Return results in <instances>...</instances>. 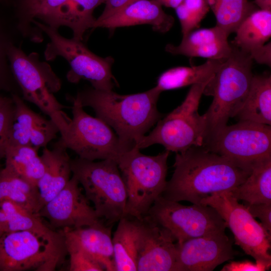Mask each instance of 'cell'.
<instances>
[{"label": "cell", "mask_w": 271, "mask_h": 271, "mask_svg": "<svg viewBox=\"0 0 271 271\" xmlns=\"http://www.w3.org/2000/svg\"><path fill=\"white\" fill-rule=\"evenodd\" d=\"M173 166V174L162 196L172 201L198 205L214 194L231 191L252 170L203 147L176 153Z\"/></svg>", "instance_id": "1"}, {"label": "cell", "mask_w": 271, "mask_h": 271, "mask_svg": "<svg viewBox=\"0 0 271 271\" xmlns=\"http://www.w3.org/2000/svg\"><path fill=\"white\" fill-rule=\"evenodd\" d=\"M161 92L156 86L127 95L91 87L79 91L76 96L83 107H91L96 117L112 127L125 146L132 148L161 119L157 104Z\"/></svg>", "instance_id": "2"}, {"label": "cell", "mask_w": 271, "mask_h": 271, "mask_svg": "<svg viewBox=\"0 0 271 271\" xmlns=\"http://www.w3.org/2000/svg\"><path fill=\"white\" fill-rule=\"evenodd\" d=\"M232 46L230 55L204 90L203 94L213 96L211 104L202 115L206 125L205 140L227 125L230 118L235 117L245 100L253 76V60L250 55Z\"/></svg>", "instance_id": "3"}, {"label": "cell", "mask_w": 271, "mask_h": 271, "mask_svg": "<svg viewBox=\"0 0 271 271\" xmlns=\"http://www.w3.org/2000/svg\"><path fill=\"white\" fill-rule=\"evenodd\" d=\"M8 57L13 77L23 99L36 105L58 126L61 134L71 119L63 111L66 106L57 99L55 94L61 89V79L50 65L40 60L39 54H26L14 43L8 50Z\"/></svg>", "instance_id": "4"}, {"label": "cell", "mask_w": 271, "mask_h": 271, "mask_svg": "<svg viewBox=\"0 0 271 271\" xmlns=\"http://www.w3.org/2000/svg\"><path fill=\"white\" fill-rule=\"evenodd\" d=\"M169 154L166 150L148 156L134 147L124 155L118 164L127 194L124 216L142 220L162 195L167 183Z\"/></svg>", "instance_id": "5"}, {"label": "cell", "mask_w": 271, "mask_h": 271, "mask_svg": "<svg viewBox=\"0 0 271 271\" xmlns=\"http://www.w3.org/2000/svg\"><path fill=\"white\" fill-rule=\"evenodd\" d=\"M71 168L98 216L108 225L118 222L124 216L127 194L117 164L78 157L71 160Z\"/></svg>", "instance_id": "6"}, {"label": "cell", "mask_w": 271, "mask_h": 271, "mask_svg": "<svg viewBox=\"0 0 271 271\" xmlns=\"http://www.w3.org/2000/svg\"><path fill=\"white\" fill-rule=\"evenodd\" d=\"M209 81L192 85L181 104L159 119L155 128L137 142L136 148L140 150L160 144L170 152L183 153L192 147H202L206 136V125L198 109Z\"/></svg>", "instance_id": "7"}, {"label": "cell", "mask_w": 271, "mask_h": 271, "mask_svg": "<svg viewBox=\"0 0 271 271\" xmlns=\"http://www.w3.org/2000/svg\"><path fill=\"white\" fill-rule=\"evenodd\" d=\"M32 24L49 38V42L44 51L46 60L52 61L61 57L69 63L70 69L66 74V78L69 82L77 83L81 80H86L94 89H112L114 86L111 71L114 62L112 57H99L90 51L82 41L64 37L57 29L36 19L32 21Z\"/></svg>", "instance_id": "8"}, {"label": "cell", "mask_w": 271, "mask_h": 271, "mask_svg": "<svg viewBox=\"0 0 271 271\" xmlns=\"http://www.w3.org/2000/svg\"><path fill=\"white\" fill-rule=\"evenodd\" d=\"M70 99L73 103L72 118L59 139L80 158L89 161L109 159L118 165L132 148L125 146L104 121L87 113L76 96Z\"/></svg>", "instance_id": "9"}, {"label": "cell", "mask_w": 271, "mask_h": 271, "mask_svg": "<svg viewBox=\"0 0 271 271\" xmlns=\"http://www.w3.org/2000/svg\"><path fill=\"white\" fill-rule=\"evenodd\" d=\"M202 147L251 170L256 163L271 158V126L239 120L211 134Z\"/></svg>", "instance_id": "10"}, {"label": "cell", "mask_w": 271, "mask_h": 271, "mask_svg": "<svg viewBox=\"0 0 271 271\" xmlns=\"http://www.w3.org/2000/svg\"><path fill=\"white\" fill-rule=\"evenodd\" d=\"M67 254L65 243L50 242L29 231L0 236V271H54Z\"/></svg>", "instance_id": "11"}, {"label": "cell", "mask_w": 271, "mask_h": 271, "mask_svg": "<svg viewBox=\"0 0 271 271\" xmlns=\"http://www.w3.org/2000/svg\"><path fill=\"white\" fill-rule=\"evenodd\" d=\"M201 204L214 208L232 232L235 243L255 261L271 265V234L239 203L230 192L214 194L202 200Z\"/></svg>", "instance_id": "12"}, {"label": "cell", "mask_w": 271, "mask_h": 271, "mask_svg": "<svg viewBox=\"0 0 271 271\" xmlns=\"http://www.w3.org/2000/svg\"><path fill=\"white\" fill-rule=\"evenodd\" d=\"M147 216L167 229L178 243L210 233L225 231L226 223L213 207L203 204L186 206L161 195Z\"/></svg>", "instance_id": "13"}, {"label": "cell", "mask_w": 271, "mask_h": 271, "mask_svg": "<svg viewBox=\"0 0 271 271\" xmlns=\"http://www.w3.org/2000/svg\"><path fill=\"white\" fill-rule=\"evenodd\" d=\"M37 214L47 219L49 226L54 230L76 229L102 221L72 175L64 188L46 203Z\"/></svg>", "instance_id": "14"}, {"label": "cell", "mask_w": 271, "mask_h": 271, "mask_svg": "<svg viewBox=\"0 0 271 271\" xmlns=\"http://www.w3.org/2000/svg\"><path fill=\"white\" fill-rule=\"evenodd\" d=\"M176 244L175 271H211L232 259L236 252L225 231L210 233Z\"/></svg>", "instance_id": "15"}, {"label": "cell", "mask_w": 271, "mask_h": 271, "mask_svg": "<svg viewBox=\"0 0 271 271\" xmlns=\"http://www.w3.org/2000/svg\"><path fill=\"white\" fill-rule=\"evenodd\" d=\"M138 271H175L176 239L148 216L140 220Z\"/></svg>", "instance_id": "16"}, {"label": "cell", "mask_w": 271, "mask_h": 271, "mask_svg": "<svg viewBox=\"0 0 271 271\" xmlns=\"http://www.w3.org/2000/svg\"><path fill=\"white\" fill-rule=\"evenodd\" d=\"M105 0H45L38 9L34 19L58 30L67 27L73 38L83 40L96 20L93 11Z\"/></svg>", "instance_id": "17"}, {"label": "cell", "mask_w": 271, "mask_h": 271, "mask_svg": "<svg viewBox=\"0 0 271 271\" xmlns=\"http://www.w3.org/2000/svg\"><path fill=\"white\" fill-rule=\"evenodd\" d=\"M233 45L253 60L271 66V11L257 10L248 16L235 32Z\"/></svg>", "instance_id": "18"}, {"label": "cell", "mask_w": 271, "mask_h": 271, "mask_svg": "<svg viewBox=\"0 0 271 271\" xmlns=\"http://www.w3.org/2000/svg\"><path fill=\"white\" fill-rule=\"evenodd\" d=\"M162 6L155 0H136L107 18L95 20L92 29L148 24L152 26L153 30L165 33L173 27L174 19L165 12Z\"/></svg>", "instance_id": "19"}, {"label": "cell", "mask_w": 271, "mask_h": 271, "mask_svg": "<svg viewBox=\"0 0 271 271\" xmlns=\"http://www.w3.org/2000/svg\"><path fill=\"white\" fill-rule=\"evenodd\" d=\"M229 35L217 26L194 30L183 36L178 45L167 44L165 51L173 55L207 59L225 60L230 55L232 46Z\"/></svg>", "instance_id": "20"}, {"label": "cell", "mask_w": 271, "mask_h": 271, "mask_svg": "<svg viewBox=\"0 0 271 271\" xmlns=\"http://www.w3.org/2000/svg\"><path fill=\"white\" fill-rule=\"evenodd\" d=\"M61 230L65 242L82 250L104 270L115 271L110 226L101 221L91 226Z\"/></svg>", "instance_id": "21"}, {"label": "cell", "mask_w": 271, "mask_h": 271, "mask_svg": "<svg viewBox=\"0 0 271 271\" xmlns=\"http://www.w3.org/2000/svg\"><path fill=\"white\" fill-rule=\"evenodd\" d=\"M67 150L59 139L51 150L45 147L43 150L41 158L44 172L37 184L40 195L39 210L64 188L71 178V159Z\"/></svg>", "instance_id": "22"}, {"label": "cell", "mask_w": 271, "mask_h": 271, "mask_svg": "<svg viewBox=\"0 0 271 271\" xmlns=\"http://www.w3.org/2000/svg\"><path fill=\"white\" fill-rule=\"evenodd\" d=\"M23 230L32 232L53 243H65L62 231H57L45 224L37 213L12 201L0 202V236Z\"/></svg>", "instance_id": "23"}, {"label": "cell", "mask_w": 271, "mask_h": 271, "mask_svg": "<svg viewBox=\"0 0 271 271\" xmlns=\"http://www.w3.org/2000/svg\"><path fill=\"white\" fill-rule=\"evenodd\" d=\"M140 220L123 216L112 237L115 271H137Z\"/></svg>", "instance_id": "24"}, {"label": "cell", "mask_w": 271, "mask_h": 271, "mask_svg": "<svg viewBox=\"0 0 271 271\" xmlns=\"http://www.w3.org/2000/svg\"><path fill=\"white\" fill-rule=\"evenodd\" d=\"M239 120L271 125V76L253 75L245 100L236 115Z\"/></svg>", "instance_id": "25"}, {"label": "cell", "mask_w": 271, "mask_h": 271, "mask_svg": "<svg viewBox=\"0 0 271 271\" xmlns=\"http://www.w3.org/2000/svg\"><path fill=\"white\" fill-rule=\"evenodd\" d=\"M230 192L244 204H271V158L256 163L246 180Z\"/></svg>", "instance_id": "26"}, {"label": "cell", "mask_w": 271, "mask_h": 271, "mask_svg": "<svg viewBox=\"0 0 271 271\" xmlns=\"http://www.w3.org/2000/svg\"><path fill=\"white\" fill-rule=\"evenodd\" d=\"M224 61L207 59L198 66L171 68L159 76L156 87L163 92L209 81Z\"/></svg>", "instance_id": "27"}, {"label": "cell", "mask_w": 271, "mask_h": 271, "mask_svg": "<svg viewBox=\"0 0 271 271\" xmlns=\"http://www.w3.org/2000/svg\"><path fill=\"white\" fill-rule=\"evenodd\" d=\"M38 150L32 146H8L5 157V168L37 186L44 172Z\"/></svg>", "instance_id": "28"}, {"label": "cell", "mask_w": 271, "mask_h": 271, "mask_svg": "<svg viewBox=\"0 0 271 271\" xmlns=\"http://www.w3.org/2000/svg\"><path fill=\"white\" fill-rule=\"evenodd\" d=\"M5 200L14 202L37 214L39 210L37 186L4 167L0 169V202Z\"/></svg>", "instance_id": "29"}, {"label": "cell", "mask_w": 271, "mask_h": 271, "mask_svg": "<svg viewBox=\"0 0 271 271\" xmlns=\"http://www.w3.org/2000/svg\"><path fill=\"white\" fill-rule=\"evenodd\" d=\"M214 13L216 26L229 36L236 31L244 20L255 11L247 0H206Z\"/></svg>", "instance_id": "30"}, {"label": "cell", "mask_w": 271, "mask_h": 271, "mask_svg": "<svg viewBox=\"0 0 271 271\" xmlns=\"http://www.w3.org/2000/svg\"><path fill=\"white\" fill-rule=\"evenodd\" d=\"M11 97L15 104V114L8 146H32L31 130L42 116L30 109L18 94L12 93Z\"/></svg>", "instance_id": "31"}, {"label": "cell", "mask_w": 271, "mask_h": 271, "mask_svg": "<svg viewBox=\"0 0 271 271\" xmlns=\"http://www.w3.org/2000/svg\"><path fill=\"white\" fill-rule=\"evenodd\" d=\"M209 9L206 0H183L175 8L182 36L197 29Z\"/></svg>", "instance_id": "32"}, {"label": "cell", "mask_w": 271, "mask_h": 271, "mask_svg": "<svg viewBox=\"0 0 271 271\" xmlns=\"http://www.w3.org/2000/svg\"><path fill=\"white\" fill-rule=\"evenodd\" d=\"M45 0H20L17 11V29L26 38L34 37L37 33L32 24L35 14Z\"/></svg>", "instance_id": "33"}, {"label": "cell", "mask_w": 271, "mask_h": 271, "mask_svg": "<svg viewBox=\"0 0 271 271\" xmlns=\"http://www.w3.org/2000/svg\"><path fill=\"white\" fill-rule=\"evenodd\" d=\"M13 43H14L0 22V90H13V82H16L8 57V48Z\"/></svg>", "instance_id": "34"}, {"label": "cell", "mask_w": 271, "mask_h": 271, "mask_svg": "<svg viewBox=\"0 0 271 271\" xmlns=\"http://www.w3.org/2000/svg\"><path fill=\"white\" fill-rule=\"evenodd\" d=\"M60 129L51 119L41 116L32 127L30 132L31 145L38 149L45 148L52 140L57 137Z\"/></svg>", "instance_id": "35"}, {"label": "cell", "mask_w": 271, "mask_h": 271, "mask_svg": "<svg viewBox=\"0 0 271 271\" xmlns=\"http://www.w3.org/2000/svg\"><path fill=\"white\" fill-rule=\"evenodd\" d=\"M69 256L70 271H102L104 268L98 262L79 248L65 242Z\"/></svg>", "instance_id": "36"}, {"label": "cell", "mask_w": 271, "mask_h": 271, "mask_svg": "<svg viewBox=\"0 0 271 271\" xmlns=\"http://www.w3.org/2000/svg\"><path fill=\"white\" fill-rule=\"evenodd\" d=\"M15 114V104L12 98L0 106V160L5 158L9 134Z\"/></svg>", "instance_id": "37"}, {"label": "cell", "mask_w": 271, "mask_h": 271, "mask_svg": "<svg viewBox=\"0 0 271 271\" xmlns=\"http://www.w3.org/2000/svg\"><path fill=\"white\" fill-rule=\"evenodd\" d=\"M254 218H258L265 230L271 234V204H244Z\"/></svg>", "instance_id": "38"}, {"label": "cell", "mask_w": 271, "mask_h": 271, "mask_svg": "<svg viewBox=\"0 0 271 271\" xmlns=\"http://www.w3.org/2000/svg\"><path fill=\"white\" fill-rule=\"evenodd\" d=\"M271 265L262 262H255L248 260L231 261L223 266L221 271H265L270 269Z\"/></svg>", "instance_id": "39"}, {"label": "cell", "mask_w": 271, "mask_h": 271, "mask_svg": "<svg viewBox=\"0 0 271 271\" xmlns=\"http://www.w3.org/2000/svg\"><path fill=\"white\" fill-rule=\"evenodd\" d=\"M135 1L136 0H105L104 9L96 20L100 21L107 18Z\"/></svg>", "instance_id": "40"}, {"label": "cell", "mask_w": 271, "mask_h": 271, "mask_svg": "<svg viewBox=\"0 0 271 271\" xmlns=\"http://www.w3.org/2000/svg\"><path fill=\"white\" fill-rule=\"evenodd\" d=\"M162 6L166 7L176 8L183 0H155Z\"/></svg>", "instance_id": "41"}, {"label": "cell", "mask_w": 271, "mask_h": 271, "mask_svg": "<svg viewBox=\"0 0 271 271\" xmlns=\"http://www.w3.org/2000/svg\"><path fill=\"white\" fill-rule=\"evenodd\" d=\"M254 2L260 10L271 11V0H254Z\"/></svg>", "instance_id": "42"}, {"label": "cell", "mask_w": 271, "mask_h": 271, "mask_svg": "<svg viewBox=\"0 0 271 271\" xmlns=\"http://www.w3.org/2000/svg\"><path fill=\"white\" fill-rule=\"evenodd\" d=\"M9 97L3 96L0 95V106L5 102Z\"/></svg>", "instance_id": "43"}, {"label": "cell", "mask_w": 271, "mask_h": 271, "mask_svg": "<svg viewBox=\"0 0 271 271\" xmlns=\"http://www.w3.org/2000/svg\"><path fill=\"white\" fill-rule=\"evenodd\" d=\"M4 1V0H0V1Z\"/></svg>", "instance_id": "44"}]
</instances>
